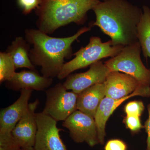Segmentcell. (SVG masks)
<instances>
[{
  "mask_svg": "<svg viewBox=\"0 0 150 150\" xmlns=\"http://www.w3.org/2000/svg\"><path fill=\"white\" fill-rule=\"evenodd\" d=\"M98 26L111 38L114 46H123L138 42L137 27L143 12L126 0H105L93 8Z\"/></svg>",
  "mask_w": 150,
  "mask_h": 150,
  "instance_id": "cell-1",
  "label": "cell"
},
{
  "mask_svg": "<svg viewBox=\"0 0 150 150\" xmlns=\"http://www.w3.org/2000/svg\"><path fill=\"white\" fill-rule=\"evenodd\" d=\"M91 29V27H83L74 35L65 38L51 37L38 29H25V38L31 46L29 54L31 63L41 68L43 76L57 77L65 59L72 56L73 43Z\"/></svg>",
  "mask_w": 150,
  "mask_h": 150,
  "instance_id": "cell-2",
  "label": "cell"
},
{
  "mask_svg": "<svg viewBox=\"0 0 150 150\" xmlns=\"http://www.w3.org/2000/svg\"><path fill=\"white\" fill-rule=\"evenodd\" d=\"M100 0H41L35 10L38 29L49 35L71 23L82 24Z\"/></svg>",
  "mask_w": 150,
  "mask_h": 150,
  "instance_id": "cell-3",
  "label": "cell"
},
{
  "mask_svg": "<svg viewBox=\"0 0 150 150\" xmlns=\"http://www.w3.org/2000/svg\"><path fill=\"white\" fill-rule=\"evenodd\" d=\"M124 47L114 46L111 40L103 42L99 37L93 36L87 46L81 47L73 54L75 57L72 60L65 63L57 78L59 80L64 79L76 70L90 66L104 58H112L119 54Z\"/></svg>",
  "mask_w": 150,
  "mask_h": 150,
  "instance_id": "cell-4",
  "label": "cell"
},
{
  "mask_svg": "<svg viewBox=\"0 0 150 150\" xmlns=\"http://www.w3.org/2000/svg\"><path fill=\"white\" fill-rule=\"evenodd\" d=\"M141 51L139 41L124 46L119 54L105 64L110 71L122 72L135 78L142 84L150 86V69L142 62Z\"/></svg>",
  "mask_w": 150,
  "mask_h": 150,
  "instance_id": "cell-5",
  "label": "cell"
},
{
  "mask_svg": "<svg viewBox=\"0 0 150 150\" xmlns=\"http://www.w3.org/2000/svg\"><path fill=\"white\" fill-rule=\"evenodd\" d=\"M46 100L42 112L58 121H64L77 109L78 94L69 91L58 83L46 91Z\"/></svg>",
  "mask_w": 150,
  "mask_h": 150,
  "instance_id": "cell-6",
  "label": "cell"
},
{
  "mask_svg": "<svg viewBox=\"0 0 150 150\" xmlns=\"http://www.w3.org/2000/svg\"><path fill=\"white\" fill-rule=\"evenodd\" d=\"M62 126L69 130L70 137L76 143L85 142L92 147L99 144L94 118L80 110L73 112Z\"/></svg>",
  "mask_w": 150,
  "mask_h": 150,
  "instance_id": "cell-7",
  "label": "cell"
},
{
  "mask_svg": "<svg viewBox=\"0 0 150 150\" xmlns=\"http://www.w3.org/2000/svg\"><path fill=\"white\" fill-rule=\"evenodd\" d=\"M37 132L34 148L36 150H67L61 138L62 129L57 127V121L42 112L36 113Z\"/></svg>",
  "mask_w": 150,
  "mask_h": 150,
  "instance_id": "cell-8",
  "label": "cell"
},
{
  "mask_svg": "<svg viewBox=\"0 0 150 150\" xmlns=\"http://www.w3.org/2000/svg\"><path fill=\"white\" fill-rule=\"evenodd\" d=\"M110 71L105 63L98 61L91 65L87 71L69 75L63 84L67 90L79 94L92 86L104 83Z\"/></svg>",
  "mask_w": 150,
  "mask_h": 150,
  "instance_id": "cell-9",
  "label": "cell"
},
{
  "mask_svg": "<svg viewBox=\"0 0 150 150\" xmlns=\"http://www.w3.org/2000/svg\"><path fill=\"white\" fill-rule=\"evenodd\" d=\"M135 96L150 97V86L141 84L131 94L119 99H113L105 96L102 100L97 110L94 119L97 129L99 144L103 145L105 143V125L110 115L126 100Z\"/></svg>",
  "mask_w": 150,
  "mask_h": 150,
  "instance_id": "cell-10",
  "label": "cell"
},
{
  "mask_svg": "<svg viewBox=\"0 0 150 150\" xmlns=\"http://www.w3.org/2000/svg\"><path fill=\"white\" fill-rule=\"evenodd\" d=\"M40 103L38 99L30 103L25 112L12 131L14 139L21 147H34L37 132L35 110Z\"/></svg>",
  "mask_w": 150,
  "mask_h": 150,
  "instance_id": "cell-11",
  "label": "cell"
},
{
  "mask_svg": "<svg viewBox=\"0 0 150 150\" xmlns=\"http://www.w3.org/2000/svg\"><path fill=\"white\" fill-rule=\"evenodd\" d=\"M53 82V79L40 76L35 69L16 72L10 80L5 82V86L14 91L23 89L43 91L48 88Z\"/></svg>",
  "mask_w": 150,
  "mask_h": 150,
  "instance_id": "cell-12",
  "label": "cell"
},
{
  "mask_svg": "<svg viewBox=\"0 0 150 150\" xmlns=\"http://www.w3.org/2000/svg\"><path fill=\"white\" fill-rule=\"evenodd\" d=\"M105 96L119 99L131 94L142 84L127 74L111 71L104 82Z\"/></svg>",
  "mask_w": 150,
  "mask_h": 150,
  "instance_id": "cell-13",
  "label": "cell"
},
{
  "mask_svg": "<svg viewBox=\"0 0 150 150\" xmlns=\"http://www.w3.org/2000/svg\"><path fill=\"white\" fill-rule=\"evenodd\" d=\"M33 90L23 89L18 99L0 112V131L12 132L25 112Z\"/></svg>",
  "mask_w": 150,
  "mask_h": 150,
  "instance_id": "cell-14",
  "label": "cell"
},
{
  "mask_svg": "<svg viewBox=\"0 0 150 150\" xmlns=\"http://www.w3.org/2000/svg\"><path fill=\"white\" fill-rule=\"evenodd\" d=\"M105 96L104 83L92 86L78 94L77 109L94 118L100 103Z\"/></svg>",
  "mask_w": 150,
  "mask_h": 150,
  "instance_id": "cell-15",
  "label": "cell"
},
{
  "mask_svg": "<svg viewBox=\"0 0 150 150\" xmlns=\"http://www.w3.org/2000/svg\"><path fill=\"white\" fill-rule=\"evenodd\" d=\"M30 48V44L25 38L21 36L16 37L8 47L6 52L11 57L16 69L24 68L35 69V67L29 58Z\"/></svg>",
  "mask_w": 150,
  "mask_h": 150,
  "instance_id": "cell-16",
  "label": "cell"
},
{
  "mask_svg": "<svg viewBox=\"0 0 150 150\" xmlns=\"http://www.w3.org/2000/svg\"><path fill=\"white\" fill-rule=\"evenodd\" d=\"M143 10L142 17L137 27L138 41L144 57L150 58V8L144 6Z\"/></svg>",
  "mask_w": 150,
  "mask_h": 150,
  "instance_id": "cell-17",
  "label": "cell"
},
{
  "mask_svg": "<svg viewBox=\"0 0 150 150\" xmlns=\"http://www.w3.org/2000/svg\"><path fill=\"white\" fill-rule=\"evenodd\" d=\"M15 66L9 54L6 52L0 53V83L10 80L16 72Z\"/></svg>",
  "mask_w": 150,
  "mask_h": 150,
  "instance_id": "cell-18",
  "label": "cell"
},
{
  "mask_svg": "<svg viewBox=\"0 0 150 150\" xmlns=\"http://www.w3.org/2000/svg\"><path fill=\"white\" fill-rule=\"evenodd\" d=\"M12 132L0 131V150H21Z\"/></svg>",
  "mask_w": 150,
  "mask_h": 150,
  "instance_id": "cell-19",
  "label": "cell"
},
{
  "mask_svg": "<svg viewBox=\"0 0 150 150\" xmlns=\"http://www.w3.org/2000/svg\"><path fill=\"white\" fill-rule=\"evenodd\" d=\"M144 110V105L141 101H133L129 103L125 106V111L127 115L139 116Z\"/></svg>",
  "mask_w": 150,
  "mask_h": 150,
  "instance_id": "cell-20",
  "label": "cell"
},
{
  "mask_svg": "<svg viewBox=\"0 0 150 150\" xmlns=\"http://www.w3.org/2000/svg\"><path fill=\"white\" fill-rule=\"evenodd\" d=\"M17 2L23 13L28 15L37 8L40 5L41 0H17Z\"/></svg>",
  "mask_w": 150,
  "mask_h": 150,
  "instance_id": "cell-21",
  "label": "cell"
},
{
  "mask_svg": "<svg viewBox=\"0 0 150 150\" xmlns=\"http://www.w3.org/2000/svg\"><path fill=\"white\" fill-rule=\"evenodd\" d=\"M124 122L127 128L134 132L139 131L144 128L141 124L139 116L137 115H126L124 118Z\"/></svg>",
  "mask_w": 150,
  "mask_h": 150,
  "instance_id": "cell-22",
  "label": "cell"
},
{
  "mask_svg": "<svg viewBox=\"0 0 150 150\" xmlns=\"http://www.w3.org/2000/svg\"><path fill=\"white\" fill-rule=\"evenodd\" d=\"M104 149L105 150H126L127 145L121 140H110L106 143Z\"/></svg>",
  "mask_w": 150,
  "mask_h": 150,
  "instance_id": "cell-23",
  "label": "cell"
},
{
  "mask_svg": "<svg viewBox=\"0 0 150 150\" xmlns=\"http://www.w3.org/2000/svg\"><path fill=\"white\" fill-rule=\"evenodd\" d=\"M149 118L145 123V128L147 134V147L146 150H150V103L147 106Z\"/></svg>",
  "mask_w": 150,
  "mask_h": 150,
  "instance_id": "cell-24",
  "label": "cell"
},
{
  "mask_svg": "<svg viewBox=\"0 0 150 150\" xmlns=\"http://www.w3.org/2000/svg\"><path fill=\"white\" fill-rule=\"evenodd\" d=\"M21 150H36L34 147L23 148Z\"/></svg>",
  "mask_w": 150,
  "mask_h": 150,
  "instance_id": "cell-25",
  "label": "cell"
},
{
  "mask_svg": "<svg viewBox=\"0 0 150 150\" xmlns=\"http://www.w3.org/2000/svg\"><path fill=\"white\" fill-rule=\"evenodd\" d=\"M103 1H105V0H103Z\"/></svg>",
  "mask_w": 150,
  "mask_h": 150,
  "instance_id": "cell-26",
  "label": "cell"
}]
</instances>
